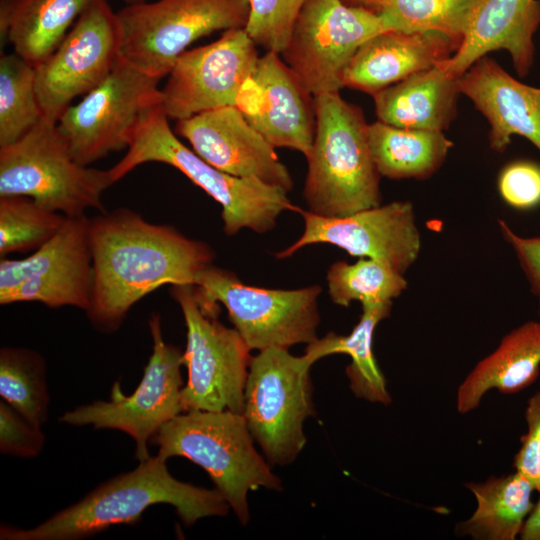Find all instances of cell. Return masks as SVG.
Returning <instances> with one entry per match:
<instances>
[{
	"mask_svg": "<svg viewBox=\"0 0 540 540\" xmlns=\"http://www.w3.org/2000/svg\"><path fill=\"white\" fill-rule=\"evenodd\" d=\"M93 285L86 311L99 331H116L129 310L164 285H195L214 252L169 225L118 208L90 219Z\"/></svg>",
	"mask_w": 540,
	"mask_h": 540,
	"instance_id": "1",
	"label": "cell"
},
{
	"mask_svg": "<svg viewBox=\"0 0 540 540\" xmlns=\"http://www.w3.org/2000/svg\"><path fill=\"white\" fill-rule=\"evenodd\" d=\"M157 454L126 473L97 486L81 500L29 529L2 525V540H79L117 524H133L156 504L175 508L190 526L201 518L224 516L229 505L217 489H206L174 478Z\"/></svg>",
	"mask_w": 540,
	"mask_h": 540,
	"instance_id": "2",
	"label": "cell"
},
{
	"mask_svg": "<svg viewBox=\"0 0 540 540\" xmlns=\"http://www.w3.org/2000/svg\"><path fill=\"white\" fill-rule=\"evenodd\" d=\"M168 120L161 103L144 110L132 131L126 154L108 169L113 184L147 162L172 166L221 205L227 235L243 228L257 233L270 231L282 212L298 210L286 190L229 175L206 162L178 139Z\"/></svg>",
	"mask_w": 540,
	"mask_h": 540,
	"instance_id": "3",
	"label": "cell"
},
{
	"mask_svg": "<svg viewBox=\"0 0 540 540\" xmlns=\"http://www.w3.org/2000/svg\"><path fill=\"white\" fill-rule=\"evenodd\" d=\"M315 134L304 198L309 211L342 217L381 204L380 174L373 161L368 124L360 107L339 92L314 96Z\"/></svg>",
	"mask_w": 540,
	"mask_h": 540,
	"instance_id": "4",
	"label": "cell"
},
{
	"mask_svg": "<svg viewBox=\"0 0 540 540\" xmlns=\"http://www.w3.org/2000/svg\"><path fill=\"white\" fill-rule=\"evenodd\" d=\"M150 443L165 459L184 457L202 467L243 525L250 518L249 491L282 489L280 478L256 450L243 414L184 411L165 423Z\"/></svg>",
	"mask_w": 540,
	"mask_h": 540,
	"instance_id": "5",
	"label": "cell"
},
{
	"mask_svg": "<svg viewBox=\"0 0 540 540\" xmlns=\"http://www.w3.org/2000/svg\"><path fill=\"white\" fill-rule=\"evenodd\" d=\"M112 184L108 170L73 158L57 122L46 117L0 147V196H28L66 217H79L89 209L105 212L102 196Z\"/></svg>",
	"mask_w": 540,
	"mask_h": 540,
	"instance_id": "6",
	"label": "cell"
},
{
	"mask_svg": "<svg viewBox=\"0 0 540 540\" xmlns=\"http://www.w3.org/2000/svg\"><path fill=\"white\" fill-rule=\"evenodd\" d=\"M119 57L162 79L194 41L216 31L244 28L249 0H158L116 12Z\"/></svg>",
	"mask_w": 540,
	"mask_h": 540,
	"instance_id": "7",
	"label": "cell"
},
{
	"mask_svg": "<svg viewBox=\"0 0 540 540\" xmlns=\"http://www.w3.org/2000/svg\"><path fill=\"white\" fill-rule=\"evenodd\" d=\"M303 354L271 347L251 358L243 416L268 463L291 464L306 443L303 425L315 415L310 369Z\"/></svg>",
	"mask_w": 540,
	"mask_h": 540,
	"instance_id": "8",
	"label": "cell"
},
{
	"mask_svg": "<svg viewBox=\"0 0 540 540\" xmlns=\"http://www.w3.org/2000/svg\"><path fill=\"white\" fill-rule=\"evenodd\" d=\"M200 304L229 320L251 350L289 348L317 339L319 285L294 290L266 289L242 283L228 270L210 265L195 282Z\"/></svg>",
	"mask_w": 540,
	"mask_h": 540,
	"instance_id": "9",
	"label": "cell"
},
{
	"mask_svg": "<svg viewBox=\"0 0 540 540\" xmlns=\"http://www.w3.org/2000/svg\"><path fill=\"white\" fill-rule=\"evenodd\" d=\"M187 328L183 364L188 371L181 390L182 410L224 411L243 414L250 351L235 328L205 310L192 284L172 285Z\"/></svg>",
	"mask_w": 540,
	"mask_h": 540,
	"instance_id": "10",
	"label": "cell"
},
{
	"mask_svg": "<svg viewBox=\"0 0 540 540\" xmlns=\"http://www.w3.org/2000/svg\"><path fill=\"white\" fill-rule=\"evenodd\" d=\"M148 325L153 349L136 390L129 396L124 395L116 382L110 400L78 406L59 419L69 425H91L95 429L127 433L136 443L135 458L139 462L151 457L148 443L158 430L183 412V352L164 340L158 314H152Z\"/></svg>",
	"mask_w": 540,
	"mask_h": 540,
	"instance_id": "11",
	"label": "cell"
},
{
	"mask_svg": "<svg viewBox=\"0 0 540 540\" xmlns=\"http://www.w3.org/2000/svg\"><path fill=\"white\" fill-rule=\"evenodd\" d=\"M160 80L119 57L110 74L57 121L73 158L89 166L127 149L144 110L161 103Z\"/></svg>",
	"mask_w": 540,
	"mask_h": 540,
	"instance_id": "12",
	"label": "cell"
},
{
	"mask_svg": "<svg viewBox=\"0 0 540 540\" xmlns=\"http://www.w3.org/2000/svg\"><path fill=\"white\" fill-rule=\"evenodd\" d=\"M387 31L379 13L343 0H307L282 59L313 95L339 92L342 74L358 48Z\"/></svg>",
	"mask_w": 540,
	"mask_h": 540,
	"instance_id": "13",
	"label": "cell"
},
{
	"mask_svg": "<svg viewBox=\"0 0 540 540\" xmlns=\"http://www.w3.org/2000/svg\"><path fill=\"white\" fill-rule=\"evenodd\" d=\"M90 219L67 217L58 232L22 259L0 261V304L39 302L88 310L93 285Z\"/></svg>",
	"mask_w": 540,
	"mask_h": 540,
	"instance_id": "14",
	"label": "cell"
},
{
	"mask_svg": "<svg viewBox=\"0 0 540 540\" xmlns=\"http://www.w3.org/2000/svg\"><path fill=\"white\" fill-rule=\"evenodd\" d=\"M117 13L108 0L88 8L56 50L35 67L36 91L44 117L58 121L79 96L98 86L119 58Z\"/></svg>",
	"mask_w": 540,
	"mask_h": 540,
	"instance_id": "15",
	"label": "cell"
},
{
	"mask_svg": "<svg viewBox=\"0 0 540 540\" xmlns=\"http://www.w3.org/2000/svg\"><path fill=\"white\" fill-rule=\"evenodd\" d=\"M256 47L245 29L239 28L182 53L161 89V106L167 117L178 121L203 111L237 106L239 93L260 58Z\"/></svg>",
	"mask_w": 540,
	"mask_h": 540,
	"instance_id": "16",
	"label": "cell"
},
{
	"mask_svg": "<svg viewBox=\"0 0 540 540\" xmlns=\"http://www.w3.org/2000/svg\"><path fill=\"white\" fill-rule=\"evenodd\" d=\"M304 220L302 235L276 254L286 258L312 244H331L349 255L390 265L401 274L415 263L421 237L413 205L394 201L342 217H324L298 209Z\"/></svg>",
	"mask_w": 540,
	"mask_h": 540,
	"instance_id": "17",
	"label": "cell"
},
{
	"mask_svg": "<svg viewBox=\"0 0 540 540\" xmlns=\"http://www.w3.org/2000/svg\"><path fill=\"white\" fill-rule=\"evenodd\" d=\"M237 107L274 148L309 155L316 124L314 96L279 54L266 51L259 58L239 93Z\"/></svg>",
	"mask_w": 540,
	"mask_h": 540,
	"instance_id": "18",
	"label": "cell"
},
{
	"mask_svg": "<svg viewBox=\"0 0 540 540\" xmlns=\"http://www.w3.org/2000/svg\"><path fill=\"white\" fill-rule=\"evenodd\" d=\"M175 131L206 162L229 175L256 179L287 192L293 180L275 148L237 106H224L178 120Z\"/></svg>",
	"mask_w": 540,
	"mask_h": 540,
	"instance_id": "19",
	"label": "cell"
},
{
	"mask_svg": "<svg viewBox=\"0 0 540 540\" xmlns=\"http://www.w3.org/2000/svg\"><path fill=\"white\" fill-rule=\"evenodd\" d=\"M540 25V0H480L456 51L441 66L459 78L487 53L504 49L520 77L534 61L533 36Z\"/></svg>",
	"mask_w": 540,
	"mask_h": 540,
	"instance_id": "20",
	"label": "cell"
},
{
	"mask_svg": "<svg viewBox=\"0 0 540 540\" xmlns=\"http://www.w3.org/2000/svg\"><path fill=\"white\" fill-rule=\"evenodd\" d=\"M460 42L434 31H383L358 48L343 71L342 85L374 95L448 59Z\"/></svg>",
	"mask_w": 540,
	"mask_h": 540,
	"instance_id": "21",
	"label": "cell"
},
{
	"mask_svg": "<svg viewBox=\"0 0 540 540\" xmlns=\"http://www.w3.org/2000/svg\"><path fill=\"white\" fill-rule=\"evenodd\" d=\"M459 89L488 120L494 151L504 152L514 135L540 151V87L518 81L484 56L459 77Z\"/></svg>",
	"mask_w": 540,
	"mask_h": 540,
	"instance_id": "22",
	"label": "cell"
},
{
	"mask_svg": "<svg viewBox=\"0 0 540 540\" xmlns=\"http://www.w3.org/2000/svg\"><path fill=\"white\" fill-rule=\"evenodd\" d=\"M460 93L459 78L439 63L372 96L379 121L401 128L443 132L456 117Z\"/></svg>",
	"mask_w": 540,
	"mask_h": 540,
	"instance_id": "23",
	"label": "cell"
},
{
	"mask_svg": "<svg viewBox=\"0 0 540 540\" xmlns=\"http://www.w3.org/2000/svg\"><path fill=\"white\" fill-rule=\"evenodd\" d=\"M540 374V322L527 321L506 334L498 347L480 360L457 389L461 414L475 410L492 389L515 394L532 385Z\"/></svg>",
	"mask_w": 540,
	"mask_h": 540,
	"instance_id": "24",
	"label": "cell"
},
{
	"mask_svg": "<svg viewBox=\"0 0 540 540\" xmlns=\"http://www.w3.org/2000/svg\"><path fill=\"white\" fill-rule=\"evenodd\" d=\"M391 308L392 302L362 305L360 319L350 334L330 332L307 344L304 355L312 364L332 354L349 355L351 363L346 375L353 394L372 403L389 405L392 398L373 353V337L377 325L389 317Z\"/></svg>",
	"mask_w": 540,
	"mask_h": 540,
	"instance_id": "25",
	"label": "cell"
},
{
	"mask_svg": "<svg viewBox=\"0 0 540 540\" xmlns=\"http://www.w3.org/2000/svg\"><path fill=\"white\" fill-rule=\"evenodd\" d=\"M476 499L473 515L457 524L458 536L475 540H514L520 535L534 503V488L518 472L465 483Z\"/></svg>",
	"mask_w": 540,
	"mask_h": 540,
	"instance_id": "26",
	"label": "cell"
},
{
	"mask_svg": "<svg viewBox=\"0 0 540 540\" xmlns=\"http://www.w3.org/2000/svg\"><path fill=\"white\" fill-rule=\"evenodd\" d=\"M371 155L380 176L424 180L445 161L453 143L441 131L368 124Z\"/></svg>",
	"mask_w": 540,
	"mask_h": 540,
	"instance_id": "27",
	"label": "cell"
},
{
	"mask_svg": "<svg viewBox=\"0 0 540 540\" xmlns=\"http://www.w3.org/2000/svg\"><path fill=\"white\" fill-rule=\"evenodd\" d=\"M101 0H13L8 42L36 67L62 42L78 18Z\"/></svg>",
	"mask_w": 540,
	"mask_h": 540,
	"instance_id": "28",
	"label": "cell"
},
{
	"mask_svg": "<svg viewBox=\"0 0 540 540\" xmlns=\"http://www.w3.org/2000/svg\"><path fill=\"white\" fill-rule=\"evenodd\" d=\"M44 117L35 67L15 52L0 58V147L15 143Z\"/></svg>",
	"mask_w": 540,
	"mask_h": 540,
	"instance_id": "29",
	"label": "cell"
},
{
	"mask_svg": "<svg viewBox=\"0 0 540 540\" xmlns=\"http://www.w3.org/2000/svg\"><path fill=\"white\" fill-rule=\"evenodd\" d=\"M327 283L332 302L343 307L354 301L362 305L392 302L408 285L403 274L370 258H361L353 264L333 263L327 271Z\"/></svg>",
	"mask_w": 540,
	"mask_h": 540,
	"instance_id": "30",
	"label": "cell"
},
{
	"mask_svg": "<svg viewBox=\"0 0 540 540\" xmlns=\"http://www.w3.org/2000/svg\"><path fill=\"white\" fill-rule=\"evenodd\" d=\"M45 371V361L35 351L12 347L0 350L1 398L39 426L48 417Z\"/></svg>",
	"mask_w": 540,
	"mask_h": 540,
	"instance_id": "31",
	"label": "cell"
},
{
	"mask_svg": "<svg viewBox=\"0 0 540 540\" xmlns=\"http://www.w3.org/2000/svg\"><path fill=\"white\" fill-rule=\"evenodd\" d=\"M480 0H385L377 10L387 30L440 32L461 41Z\"/></svg>",
	"mask_w": 540,
	"mask_h": 540,
	"instance_id": "32",
	"label": "cell"
},
{
	"mask_svg": "<svg viewBox=\"0 0 540 540\" xmlns=\"http://www.w3.org/2000/svg\"><path fill=\"white\" fill-rule=\"evenodd\" d=\"M66 218L28 196H0V256L38 249L58 232Z\"/></svg>",
	"mask_w": 540,
	"mask_h": 540,
	"instance_id": "33",
	"label": "cell"
},
{
	"mask_svg": "<svg viewBox=\"0 0 540 540\" xmlns=\"http://www.w3.org/2000/svg\"><path fill=\"white\" fill-rule=\"evenodd\" d=\"M306 1L249 0V15L244 29L257 46L281 55Z\"/></svg>",
	"mask_w": 540,
	"mask_h": 540,
	"instance_id": "34",
	"label": "cell"
},
{
	"mask_svg": "<svg viewBox=\"0 0 540 540\" xmlns=\"http://www.w3.org/2000/svg\"><path fill=\"white\" fill-rule=\"evenodd\" d=\"M3 399L0 401V451L21 458H33L42 451L45 436Z\"/></svg>",
	"mask_w": 540,
	"mask_h": 540,
	"instance_id": "35",
	"label": "cell"
},
{
	"mask_svg": "<svg viewBox=\"0 0 540 540\" xmlns=\"http://www.w3.org/2000/svg\"><path fill=\"white\" fill-rule=\"evenodd\" d=\"M498 190L511 207L529 210L540 205V165L518 160L506 165L498 177Z\"/></svg>",
	"mask_w": 540,
	"mask_h": 540,
	"instance_id": "36",
	"label": "cell"
},
{
	"mask_svg": "<svg viewBox=\"0 0 540 540\" xmlns=\"http://www.w3.org/2000/svg\"><path fill=\"white\" fill-rule=\"evenodd\" d=\"M524 416L527 431L520 438L513 467L540 493V391L528 399Z\"/></svg>",
	"mask_w": 540,
	"mask_h": 540,
	"instance_id": "37",
	"label": "cell"
},
{
	"mask_svg": "<svg viewBox=\"0 0 540 540\" xmlns=\"http://www.w3.org/2000/svg\"><path fill=\"white\" fill-rule=\"evenodd\" d=\"M502 237L513 248L532 293L539 301L540 310V237H522L505 220L498 219Z\"/></svg>",
	"mask_w": 540,
	"mask_h": 540,
	"instance_id": "38",
	"label": "cell"
},
{
	"mask_svg": "<svg viewBox=\"0 0 540 540\" xmlns=\"http://www.w3.org/2000/svg\"><path fill=\"white\" fill-rule=\"evenodd\" d=\"M519 536L521 540H540V497L526 518Z\"/></svg>",
	"mask_w": 540,
	"mask_h": 540,
	"instance_id": "39",
	"label": "cell"
},
{
	"mask_svg": "<svg viewBox=\"0 0 540 540\" xmlns=\"http://www.w3.org/2000/svg\"><path fill=\"white\" fill-rule=\"evenodd\" d=\"M13 0H0V38L1 45L8 42V29Z\"/></svg>",
	"mask_w": 540,
	"mask_h": 540,
	"instance_id": "40",
	"label": "cell"
},
{
	"mask_svg": "<svg viewBox=\"0 0 540 540\" xmlns=\"http://www.w3.org/2000/svg\"><path fill=\"white\" fill-rule=\"evenodd\" d=\"M360 3L362 6L368 7L375 11L383 5L385 0H351Z\"/></svg>",
	"mask_w": 540,
	"mask_h": 540,
	"instance_id": "41",
	"label": "cell"
},
{
	"mask_svg": "<svg viewBox=\"0 0 540 540\" xmlns=\"http://www.w3.org/2000/svg\"><path fill=\"white\" fill-rule=\"evenodd\" d=\"M126 5L138 4L146 2L147 0H123Z\"/></svg>",
	"mask_w": 540,
	"mask_h": 540,
	"instance_id": "42",
	"label": "cell"
}]
</instances>
